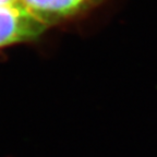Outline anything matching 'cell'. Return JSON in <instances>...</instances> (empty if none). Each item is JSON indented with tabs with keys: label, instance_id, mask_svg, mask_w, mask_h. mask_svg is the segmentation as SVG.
I'll return each mask as SVG.
<instances>
[{
	"label": "cell",
	"instance_id": "obj_1",
	"mask_svg": "<svg viewBox=\"0 0 157 157\" xmlns=\"http://www.w3.org/2000/svg\"><path fill=\"white\" fill-rule=\"evenodd\" d=\"M47 27L20 2L0 5V48L33 40Z\"/></svg>",
	"mask_w": 157,
	"mask_h": 157
},
{
	"label": "cell",
	"instance_id": "obj_2",
	"mask_svg": "<svg viewBox=\"0 0 157 157\" xmlns=\"http://www.w3.org/2000/svg\"><path fill=\"white\" fill-rule=\"evenodd\" d=\"M46 26L58 24L81 14L101 0H19Z\"/></svg>",
	"mask_w": 157,
	"mask_h": 157
},
{
	"label": "cell",
	"instance_id": "obj_3",
	"mask_svg": "<svg viewBox=\"0 0 157 157\" xmlns=\"http://www.w3.org/2000/svg\"><path fill=\"white\" fill-rule=\"evenodd\" d=\"M20 2L19 0H0V5H10V3Z\"/></svg>",
	"mask_w": 157,
	"mask_h": 157
}]
</instances>
